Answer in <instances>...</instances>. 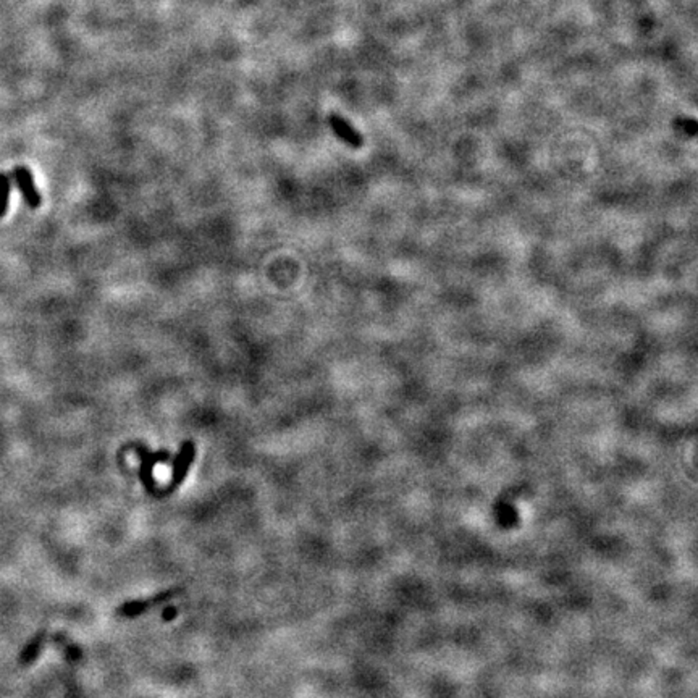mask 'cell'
Masks as SVG:
<instances>
[{"instance_id":"3","label":"cell","mask_w":698,"mask_h":698,"mask_svg":"<svg viewBox=\"0 0 698 698\" xmlns=\"http://www.w3.org/2000/svg\"><path fill=\"white\" fill-rule=\"evenodd\" d=\"M12 178L13 183L17 184V188L20 189V194L23 197V201L26 202V206L29 209H39L42 204V196L39 193V189L36 188L34 177L31 173V170L25 165H17L12 170Z\"/></svg>"},{"instance_id":"9","label":"cell","mask_w":698,"mask_h":698,"mask_svg":"<svg viewBox=\"0 0 698 698\" xmlns=\"http://www.w3.org/2000/svg\"><path fill=\"white\" fill-rule=\"evenodd\" d=\"M177 615H178V610L175 608V606H168V608H165L162 612V619L172 621V619H175V617H177Z\"/></svg>"},{"instance_id":"6","label":"cell","mask_w":698,"mask_h":698,"mask_svg":"<svg viewBox=\"0 0 698 698\" xmlns=\"http://www.w3.org/2000/svg\"><path fill=\"white\" fill-rule=\"evenodd\" d=\"M46 631H39L36 636L31 638V640L26 643V647L23 648V652L20 655V664L21 666H29L36 662V658L39 657L42 645L46 642Z\"/></svg>"},{"instance_id":"2","label":"cell","mask_w":698,"mask_h":698,"mask_svg":"<svg viewBox=\"0 0 698 698\" xmlns=\"http://www.w3.org/2000/svg\"><path fill=\"white\" fill-rule=\"evenodd\" d=\"M194 457H196V443L194 441H191V440L183 441V443L180 445V450L173 459L172 481H170L167 487L161 490V498H165V497H168V495H172L175 490H177L180 485L184 482V478H186V476H188L189 467H191V464H193Z\"/></svg>"},{"instance_id":"7","label":"cell","mask_w":698,"mask_h":698,"mask_svg":"<svg viewBox=\"0 0 698 698\" xmlns=\"http://www.w3.org/2000/svg\"><path fill=\"white\" fill-rule=\"evenodd\" d=\"M10 191H12V177L0 172V218L7 214L8 210Z\"/></svg>"},{"instance_id":"8","label":"cell","mask_w":698,"mask_h":698,"mask_svg":"<svg viewBox=\"0 0 698 698\" xmlns=\"http://www.w3.org/2000/svg\"><path fill=\"white\" fill-rule=\"evenodd\" d=\"M676 126H679L682 131H685L687 135H690V136H695V133H697L695 120L679 119V120H676Z\"/></svg>"},{"instance_id":"5","label":"cell","mask_w":698,"mask_h":698,"mask_svg":"<svg viewBox=\"0 0 698 698\" xmlns=\"http://www.w3.org/2000/svg\"><path fill=\"white\" fill-rule=\"evenodd\" d=\"M328 123L330 128H332V131L335 133V136H338L340 140L344 144H348L349 147L361 149L364 146V137H362L361 133L341 115L332 114L328 119Z\"/></svg>"},{"instance_id":"4","label":"cell","mask_w":698,"mask_h":698,"mask_svg":"<svg viewBox=\"0 0 698 698\" xmlns=\"http://www.w3.org/2000/svg\"><path fill=\"white\" fill-rule=\"evenodd\" d=\"M180 591H181V589H172V590H165V591H162V593L152 596L151 600L126 601V603H123L119 610H116V615L123 616V617L140 616V615H142V612H146L147 610H151L154 605L165 603V601H168L170 598H173V596H177Z\"/></svg>"},{"instance_id":"1","label":"cell","mask_w":698,"mask_h":698,"mask_svg":"<svg viewBox=\"0 0 698 698\" xmlns=\"http://www.w3.org/2000/svg\"><path fill=\"white\" fill-rule=\"evenodd\" d=\"M135 451L137 459H140V478L142 482V487L146 488V492L151 497L159 498V487L156 483V478H154V467H156L157 462H168L172 459V455L167 450L154 452L144 445H136Z\"/></svg>"}]
</instances>
